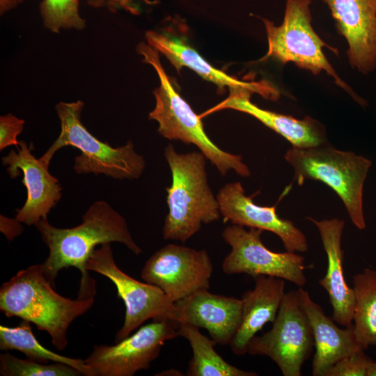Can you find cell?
<instances>
[{"label": "cell", "instance_id": "9", "mask_svg": "<svg viewBox=\"0 0 376 376\" xmlns=\"http://www.w3.org/2000/svg\"><path fill=\"white\" fill-rule=\"evenodd\" d=\"M86 269L111 281L118 297L125 304V320L116 335L115 343L127 337L148 320H174L175 302L157 285L141 282L123 272L115 262L110 243L94 250L86 263Z\"/></svg>", "mask_w": 376, "mask_h": 376}, {"label": "cell", "instance_id": "4", "mask_svg": "<svg viewBox=\"0 0 376 376\" xmlns=\"http://www.w3.org/2000/svg\"><path fill=\"white\" fill-rule=\"evenodd\" d=\"M136 51L143 56V63L153 67L159 79V86L153 91L155 106L148 115L149 119L157 122L158 133L169 140L195 145L222 175L233 170L242 177H249L251 172L242 156L221 149L206 134L200 116L173 86L159 52L143 42L138 45Z\"/></svg>", "mask_w": 376, "mask_h": 376}, {"label": "cell", "instance_id": "30", "mask_svg": "<svg viewBox=\"0 0 376 376\" xmlns=\"http://www.w3.org/2000/svg\"><path fill=\"white\" fill-rule=\"evenodd\" d=\"M23 230L21 222L16 218L9 219L1 215V231L8 240H12L17 235H20Z\"/></svg>", "mask_w": 376, "mask_h": 376}, {"label": "cell", "instance_id": "14", "mask_svg": "<svg viewBox=\"0 0 376 376\" xmlns=\"http://www.w3.org/2000/svg\"><path fill=\"white\" fill-rule=\"evenodd\" d=\"M17 151L10 150L2 157V164L11 178L23 173L22 184L26 189V200L16 210V219L28 226L47 219L50 210L61 198L62 187L58 180L49 171V167L32 154V144L20 141Z\"/></svg>", "mask_w": 376, "mask_h": 376}, {"label": "cell", "instance_id": "11", "mask_svg": "<svg viewBox=\"0 0 376 376\" xmlns=\"http://www.w3.org/2000/svg\"><path fill=\"white\" fill-rule=\"evenodd\" d=\"M173 320H153L113 345H99L84 360L94 376H132L150 368L164 343L178 335Z\"/></svg>", "mask_w": 376, "mask_h": 376}, {"label": "cell", "instance_id": "32", "mask_svg": "<svg viewBox=\"0 0 376 376\" xmlns=\"http://www.w3.org/2000/svg\"><path fill=\"white\" fill-rule=\"evenodd\" d=\"M366 376H376V361L370 360L368 365Z\"/></svg>", "mask_w": 376, "mask_h": 376}, {"label": "cell", "instance_id": "12", "mask_svg": "<svg viewBox=\"0 0 376 376\" xmlns=\"http://www.w3.org/2000/svg\"><path fill=\"white\" fill-rule=\"evenodd\" d=\"M212 263L206 250L169 244L146 262L141 279L157 285L174 302L208 290Z\"/></svg>", "mask_w": 376, "mask_h": 376}, {"label": "cell", "instance_id": "8", "mask_svg": "<svg viewBox=\"0 0 376 376\" xmlns=\"http://www.w3.org/2000/svg\"><path fill=\"white\" fill-rule=\"evenodd\" d=\"M313 347L308 319L301 306L297 290H292L285 293L271 329L253 337L247 353L269 357L284 376H301L303 364Z\"/></svg>", "mask_w": 376, "mask_h": 376}, {"label": "cell", "instance_id": "10", "mask_svg": "<svg viewBox=\"0 0 376 376\" xmlns=\"http://www.w3.org/2000/svg\"><path fill=\"white\" fill-rule=\"evenodd\" d=\"M263 230L232 224L222 232L230 252L224 258L221 268L226 274H246L274 276L288 281L298 287L306 285L304 258L296 252L277 253L267 249L262 242Z\"/></svg>", "mask_w": 376, "mask_h": 376}, {"label": "cell", "instance_id": "21", "mask_svg": "<svg viewBox=\"0 0 376 376\" xmlns=\"http://www.w3.org/2000/svg\"><path fill=\"white\" fill-rule=\"evenodd\" d=\"M255 285L241 298L242 320L230 347L236 355L247 353L248 344L267 322H273L285 295V280L258 276Z\"/></svg>", "mask_w": 376, "mask_h": 376}, {"label": "cell", "instance_id": "24", "mask_svg": "<svg viewBox=\"0 0 376 376\" xmlns=\"http://www.w3.org/2000/svg\"><path fill=\"white\" fill-rule=\"evenodd\" d=\"M354 335L359 346L376 347V271L365 268L353 278Z\"/></svg>", "mask_w": 376, "mask_h": 376}, {"label": "cell", "instance_id": "29", "mask_svg": "<svg viewBox=\"0 0 376 376\" xmlns=\"http://www.w3.org/2000/svg\"><path fill=\"white\" fill-rule=\"evenodd\" d=\"M25 121L17 116L8 113L0 117V150L15 146H18L17 136L23 130Z\"/></svg>", "mask_w": 376, "mask_h": 376}, {"label": "cell", "instance_id": "28", "mask_svg": "<svg viewBox=\"0 0 376 376\" xmlns=\"http://www.w3.org/2000/svg\"><path fill=\"white\" fill-rule=\"evenodd\" d=\"M93 8H105L111 12L124 10L134 15L141 14L147 6L157 3L154 0H86Z\"/></svg>", "mask_w": 376, "mask_h": 376}, {"label": "cell", "instance_id": "7", "mask_svg": "<svg viewBox=\"0 0 376 376\" xmlns=\"http://www.w3.org/2000/svg\"><path fill=\"white\" fill-rule=\"evenodd\" d=\"M311 0H286L283 21L279 26L262 18L267 36L268 50L260 61L272 58L282 65L292 62L298 68L315 75L324 70L357 103L366 107L367 102L339 77L324 54V47L336 54L338 50L325 43L314 31L311 24Z\"/></svg>", "mask_w": 376, "mask_h": 376}, {"label": "cell", "instance_id": "6", "mask_svg": "<svg viewBox=\"0 0 376 376\" xmlns=\"http://www.w3.org/2000/svg\"><path fill=\"white\" fill-rule=\"evenodd\" d=\"M284 158L293 168L294 180L299 185L306 180L326 184L340 197L354 225L359 230L366 228L363 190L372 164L370 159L338 150L329 143L304 148L292 147Z\"/></svg>", "mask_w": 376, "mask_h": 376}, {"label": "cell", "instance_id": "27", "mask_svg": "<svg viewBox=\"0 0 376 376\" xmlns=\"http://www.w3.org/2000/svg\"><path fill=\"white\" fill-rule=\"evenodd\" d=\"M359 349L340 359L331 366L324 376H366L370 359Z\"/></svg>", "mask_w": 376, "mask_h": 376}, {"label": "cell", "instance_id": "1", "mask_svg": "<svg viewBox=\"0 0 376 376\" xmlns=\"http://www.w3.org/2000/svg\"><path fill=\"white\" fill-rule=\"evenodd\" d=\"M46 276L42 265L19 271L0 288V310L6 317H17L47 331L58 350L68 345L67 331L70 324L93 306L96 293L91 278L80 283L76 299L58 294Z\"/></svg>", "mask_w": 376, "mask_h": 376}, {"label": "cell", "instance_id": "18", "mask_svg": "<svg viewBox=\"0 0 376 376\" xmlns=\"http://www.w3.org/2000/svg\"><path fill=\"white\" fill-rule=\"evenodd\" d=\"M228 97L200 116L229 109L248 113L283 136L294 148H310L328 143L326 130L317 120L306 116L301 120L263 109L250 100L255 90L247 87L229 89Z\"/></svg>", "mask_w": 376, "mask_h": 376}, {"label": "cell", "instance_id": "31", "mask_svg": "<svg viewBox=\"0 0 376 376\" xmlns=\"http://www.w3.org/2000/svg\"><path fill=\"white\" fill-rule=\"evenodd\" d=\"M24 0H0V14L2 15L6 12L15 8Z\"/></svg>", "mask_w": 376, "mask_h": 376}, {"label": "cell", "instance_id": "26", "mask_svg": "<svg viewBox=\"0 0 376 376\" xmlns=\"http://www.w3.org/2000/svg\"><path fill=\"white\" fill-rule=\"evenodd\" d=\"M40 12L44 26L53 33L61 29L81 30L86 21L79 10V0H42Z\"/></svg>", "mask_w": 376, "mask_h": 376}, {"label": "cell", "instance_id": "15", "mask_svg": "<svg viewBox=\"0 0 376 376\" xmlns=\"http://www.w3.org/2000/svg\"><path fill=\"white\" fill-rule=\"evenodd\" d=\"M224 221L232 224L267 230L276 235L287 251L306 252V235L295 224L281 218L276 207L256 204L240 182H229L222 187L217 196Z\"/></svg>", "mask_w": 376, "mask_h": 376}, {"label": "cell", "instance_id": "2", "mask_svg": "<svg viewBox=\"0 0 376 376\" xmlns=\"http://www.w3.org/2000/svg\"><path fill=\"white\" fill-rule=\"evenodd\" d=\"M35 226L49 251L41 265L54 286L58 272L64 268L76 267L81 272V279L88 277L86 263L99 244L120 242L135 255L142 253L125 219L104 201L91 205L82 217V222L75 227L56 228L47 219H40Z\"/></svg>", "mask_w": 376, "mask_h": 376}, {"label": "cell", "instance_id": "19", "mask_svg": "<svg viewBox=\"0 0 376 376\" xmlns=\"http://www.w3.org/2000/svg\"><path fill=\"white\" fill-rule=\"evenodd\" d=\"M318 228L323 248L327 254V267L319 284L327 292L332 307V318L339 325H352L355 295L345 280L343 263V251L341 247L345 221L338 218L316 220L306 217Z\"/></svg>", "mask_w": 376, "mask_h": 376}, {"label": "cell", "instance_id": "3", "mask_svg": "<svg viewBox=\"0 0 376 376\" xmlns=\"http://www.w3.org/2000/svg\"><path fill=\"white\" fill-rule=\"evenodd\" d=\"M164 157L172 182L166 188L169 212L164 219L163 237L185 242L199 231L202 224L219 219V205L208 185L206 157L201 151L179 153L169 144L164 150Z\"/></svg>", "mask_w": 376, "mask_h": 376}, {"label": "cell", "instance_id": "13", "mask_svg": "<svg viewBox=\"0 0 376 376\" xmlns=\"http://www.w3.org/2000/svg\"><path fill=\"white\" fill-rule=\"evenodd\" d=\"M169 21V24L159 30L147 31L145 37L148 44L165 56L178 72L187 67L217 85L221 93L226 87L229 89L247 87L254 89L264 98L279 99V91L268 81H241L214 68L189 44L187 31H182L187 26L182 19L175 17Z\"/></svg>", "mask_w": 376, "mask_h": 376}, {"label": "cell", "instance_id": "17", "mask_svg": "<svg viewBox=\"0 0 376 376\" xmlns=\"http://www.w3.org/2000/svg\"><path fill=\"white\" fill-rule=\"evenodd\" d=\"M241 320V299L213 294L208 290L175 302V322L205 329L212 339L221 345H230Z\"/></svg>", "mask_w": 376, "mask_h": 376}, {"label": "cell", "instance_id": "5", "mask_svg": "<svg viewBox=\"0 0 376 376\" xmlns=\"http://www.w3.org/2000/svg\"><path fill=\"white\" fill-rule=\"evenodd\" d=\"M84 106L81 100L60 102L56 105L61 132L40 160L49 167L55 153L70 146L81 151L75 158L73 168L77 173L104 174L118 180L139 178L146 166L143 157L135 151L131 141L113 148L94 136L81 122Z\"/></svg>", "mask_w": 376, "mask_h": 376}, {"label": "cell", "instance_id": "20", "mask_svg": "<svg viewBox=\"0 0 376 376\" xmlns=\"http://www.w3.org/2000/svg\"><path fill=\"white\" fill-rule=\"evenodd\" d=\"M297 291L314 340L312 375L324 376L328 369L338 360L362 348L357 341L353 324L345 328L338 327V324L332 318L326 315L322 308L312 299L306 290L299 287Z\"/></svg>", "mask_w": 376, "mask_h": 376}, {"label": "cell", "instance_id": "25", "mask_svg": "<svg viewBox=\"0 0 376 376\" xmlns=\"http://www.w3.org/2000/svg\"><path fill=\"white\" fill-rule=\"evenodd\" d=\"M2 376H78L82 373L63 363H44L17 358L8 352L0 355Z\"/></svg>", "mask_w": 376, "mask_h": 376}, {"label": "cell", "instance_id": "23", "mask_svg": "<svg viewBox=\"0 0 376 376\" xmlns=\"http://www.w3.org/2000/svg\"><path fill=\"white\" fill-rule=\"evenodd\" d=\"M30 323L22 320L17 327L1 325L0 349L3 351L18 350L28 359L44 363H63L78 370L84 375L94 376L84 360L61 355L42 345L35 337Z\"/></svg>", "mask_w": 376, "mask_h": 376}, {"label": "cell", "instance_id": "16", "mask_svg": "<svg viewBox=\"0 0 376 376\" xmlns=\"http://www.w3.org/2000/svg\"><path fill=\"white\" fill-rule=\"evenodd\" d=\"M348 43L350 65L363 75L376 69V0H322Z\"/></svg>", "mask_w": 376, "mask_h": 376}, {"label": "cell", "instance_id": "22", "mask_svg": "<svg viewBox=\"0 0 376 376\" xmlns=\"http://www.w3.org/2000/svg\"><path fill=\"white\" fill-rule=\"evenodd\" d=\"M178 335L187 339L192 349L188 376H256L253 371L240 369L226 361L214 350L217 344L199 331L198 327L187 323H178Z\"/></svg>", "mask_w": 376, "mask_h": 376}]
</instances>
